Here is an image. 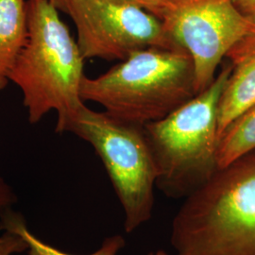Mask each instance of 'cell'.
Returning a JSON list of instances; mask_svg holds the SVG:
<instances>
[{"mask_svg":"<svg viewBox=\"0 0 255 255\" xmlns=\"http://www.w3.org/2000/svg\"><path fill=\"white\" fill-rule=\"evenodd\" d=\"M27 39L9 81L23 93L30 123L52 110L57 132H64L85 105L81 87L84 59L78 43L49 0H27Z\"/></svg>","mask_w":255,"mask_h":255,"instance_id":"obj_1","label":"cell"},{"mask_svg":"<svg viewBox=\"0 0 255 255\" xmlns=\"http://www.w3.org/2000/svg\"><path fill=\"white\" fill-rule=\"evenodd\" d=\"M170 243L175 255H255V149L184 200Z\"/></svg>","mask_w":255,"mask_h":255,"instance_id":"obj_2","label":"cell"},{"mask_svg":"<svg viewBox=\"0 0 255 255\" xmlns=\"http://www.w3.org/2000/svg\"><path fill=\"white\" fill-rule=\"evenodd\" d=\"M197 95L191 56L161 47L137 51L97 78L85 76L81 87L82 101L139 126L166 118Z\"/></svg>","mask_w":255,"mask_h":255,"instance_id":"obj_3","label":"cell"},{"mask_svg":"<svg viewBox=\"0 0 255 255\" xmlns=\"http://www.w3.org/2000/svg\"><path fill=\"white\" fill-rule=\"evenodd\" d=\"M232 69V64L225 65L204 91L143 126L157 167L156 187L166 197L185 200L219 170V99Z\"/></svg>","mask_w":255,"mask_h":255,"instance_id":"obj_4","label":"cell"},{"mask_svg":"<svg viewBox=\"0 0 255 255\" xmlns=\"http://www.w3.org/2000/svg\"><path fill=\"white\" fill-rule=\"evenodd\" d=\"M66 131L90 143L101 157L125 212V231L151 219L158 172L143 126L84 105Z\"/></svg>","mask_w":255,"mask_h":255,"instance_id":"obj_5","label":"cell"},{"mask_svg":"<svg viewBox=\"0 0 255 255\" xmlns=\"http://www.w3.org/2000/svg\"><path fill=\"white\" fill-rule=\"evenodd\" d=\"M161 21L164 30L191 56L196 90L204 91L229 51L247 37L255 35V23L234 0H167Z\"/></svg>","mask_w":255,"mask_h":255,"instance_id":"obj_6","label":"cell"},{"mask_svg":"<svg viewBox=\"0 0 255 255\" xmlns=\"http://www.w3.org/2000/svg\"><path fill=\"white\" fill-rule=\"evenodd\" d=\"M64 13L77 27L84 60L124 61L150 47L183 49L166 33L160 19L127 0H66Z\"/></svg>","mask_w":255,"mask_h":255,"instance_id":"obj_7","label":"cell"},{"mask_svg":"<svg viewBox=\"0 0 255 255\" xmlns=\"http://www.w3.org/2000/svg\"><path fill=\"white\" fill-rule=\"evenodd\" d=\"M226 57L233 69L219 99V137L234 119L255 103V35L239 42Z\"/></svg>","mask_w":255,"mask_h":255,"instance_id":"obj_8","label":"cell"},{"mask_svg":"<svg viewBox=\"0 0 255 255\" xmlns=\"http://www.w3.org/2000/svg\"><path fill=\"white\" fill-rule=\"evenodd\" d=\"M27 39V1L0 0V90L8 85Z\"/></svg>","mask_w":255,"mask_h":255,"instance_id":"obj_9","label":"cell"},{"mask_svg":"<svg viewBox=\"0 0 255 255\" xmlns=\"http://www.w3.org/2000/svg\"><path fill=\"white\" fill-rule=\"evenodd\" d=\"M255 149V103L234 119L219 135L217 147L219 169Z\"/></svg>","mask_w":255,"mask_h":255,"instance_id":"obj_10","label":"cell"},{"mask_svg":"<svg viewBox=\"0 0 255 255\" xmlns=\"http://www.w3.org/2000/svg\"><path fill=\"white\" fill-rule=\"evenodd\" d=\"M1 225L2 230L16 234L27 243L28 255H73L50 246L33 236L28 231L23 219L16 214H6L2 219ZM124 246V238L121 236H114L105 239L101 249L90 255H117Z\"/></svg>","mask_w":255,"mask_h":255,"instance_id":"obj_11","label":"cell"},{"mask_svg":"<svg viewBox=\"0 0 255 255\" xmlns=\"http://www.w3.org/2000/svg\"><path fill=\"white\" fill-rule=\"evenodd\" d=\"M3 231L0 234V255H18L27 250V243L16 234Z\"/></svg>","mask_w":255,"mask_h":255,"instance_id":"obj_12","label":"cell"},{"mask_svg":"<svg viewBox=\"0 0 255 255\" xmlns=\"http://www.w3.org/2000/svg\"><path fill=\"white\" fill-rule=\"evenodd\" d=\"M142 7L161 20L167 8V0H127Z\"/></svg>","mask_w":255,"mask_h":255,"instance_id":"obj_13","label":"cell"},{"mask_svg":"<svg viewBox=\"0 0 255 255\" xmlns=\"http://www.w3.org/2000/svg\"><path fill=\"white\" fill-rule=\"evenodd\" d=\"M234 3L246 17L255 23V0H234Z\"/></svg>","mask_w":255,"mask_h":255,"instance_id":"obj_14","label":"cell"},{"mask_svg":"<svg viewBox=\"0 0 255 255\" xmlns=\"http://www.w3.org/2000/svg\"><path fill=\"white\" fill-rule=\"evenodd\" d=\"M14 201V196L9 186L0 178V209L6 208Z\"/></svg>","mask_w":255,"mask_h":255,"instance_id":"obj_15","label":"cell"},{"mask_svg":"<svg viewBox=\"0 0 255 255\" xmlns=\"http://www.w3.org/2000/svg\"><path fill=\"white\" fill-rule=\"evenodd\" d=\"M57 9H59L60 11L64 12L65 9V2L66 0H49Z\"/></svg>","mask_w":255,"mask_h":255,"instance_id":"obj_16","label":"cell"}]
</instances>
